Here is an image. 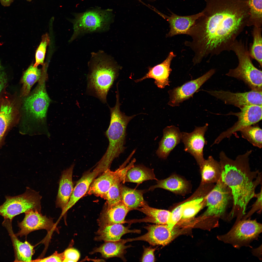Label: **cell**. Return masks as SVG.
I'll use <instances>...</instances> for the list:
<instances>
[{
  "mask_svg": "<svg viewBox=\"0 0 262 262\" xmlns=\"http://www.w3.org/2000/svg\"><path fill=\"white\" fill-rule=\"evenodd\" d=\"M145 228L147 232L138 237L127 239V241L140 240L146 241L153 245L165 246L172 239L175 233L170 230L167 224L150 225Z\"/></svg>",
  "mask_w": 262,
  "mask_h": 262,
  "instance_id": "e0dca14e",
  "label": "cell"
},
{
  "mask_svg": "<svg viewBox=\"0 0 262 262\" xmlns=\"http://www.w3.org/2000/svg\"><path fill=\"white\" fill-rule=\"evenodd\" d=\"M74 16L72 21L74 31L70 41L84 34L106 31L113 17L111 10L99 9L76 14Z\"/></svg>",
  "mask_w": 262,
  "mask_h": 262,
  "instance_id": "52a82bcc",
  "label": "cell"
},
{
  "mask_svg": "<svg viewBox=\"0 0 262 262\" xmlns=\"http://www.w3.org/2000/svg\"><path fill=\"white\" fill-rule=\"evenodd\" d=\"M3 224L10 236L15 254V262H31L34 254L33 246L27 241L22 242L17 238L13 231L11 221L5 220Z\"/></svg>",
  "mask_w": 262,
  "mask_h": 262,
  "instance_id": "603a6c76",
  "label": "cell"
},
{
  "mask_svg": "<svg viewBox=\"0 0 262 262\" xmlns=\"http://www.w3.org/2000/svg\"><path fill=\"white\" fill-rule=\"evenodd\" d=\"M121 178H118L110 187L107 191L105 199L106 200L107 206H112L122 201Z\"/></svg>",
  "mask_w": 262,
  "mask_h": 262,
  "instance_id": "8d00e7d4",
  "label": "cell"
},
{
  "mask_svg": "<svg viewBox=\"0 0 262 262\" xmlns=\"http://www.w3.org/2000/svg\"><path fill=\"white\" fill-rule=\"evenodd\" d=\"M25 213L23 220L18 223L20 229L15 234L17 237L26 236L31 232L38 230L45 229L50 232L56 229L52 220L42 215L40 212L31 210Z\"/></svg>",
  "mask_w": 262,
  "mask_h": 262,
  "instance_id": "2e32d148",
  "label": "cell"
},
{
  "mask_svg": "<svg viewBox=\"0 0 262 262\" xmlns=\"http://www.w3.org/2000/svg\"><path fill=\"white\" fill-rule=\"evenodd\" d=\"M130 211L122 202L111 206H107L97 220L99 227L114 224H122Z\"/></svg>",
  "mask_w": 262,
  "mask_h": 262,
  "instance_id": "d4e9b609",
  "label": "cell"
},
{
  "mask_svg": "<svg viewBox=\"0 0 262 262\" xmlns=\"http://www.w3.org/2000/svg\"><path fill=\"white\" fill-rule=\"evenodd\" d=\"M262 0H249V16L247 26L262 27Z\"/></svg>",
  "mask_w": 262,
  "mask_h": 262,
  "instance_id": "d590c367",
  "label": "cell"
},
{
  "mask_svg": "<svg viewBox=\"0 0 262 262\" xmlns=\"http://www.w3.org/2000/svg\"><path fill=\"white\" fill-rule=\"evenodd\" d=\"M157 12L166 19L169 24L170 30L166 35L167 37H171L181 34H186L196 21L202 14L201 12L192 15L182 16L172 13L171 14L168 16L159 12Z\"/></svg>",
  "mask_w": 262,
  "mask_h": 262,
  "instance_id": "d6986e66",
  "label": "cell"
},
{
  "mask_svg": "<svg viewBox=\"0 0 262 262\" xmlns=\"http://www.w3.org/2000/svg\"><path fill=\"white\" fill-rule=\"evenodd\" d=\"M253 254L257 257L260 260L262 259V245L259 247L253 249L252 250Z\"/></svg>",
  "mask_w": 262,
  "mask_h": 262,
  "instance_id": "ee69618b",
  "label": "cell"
},
{
  "mask_svg": "<svg viewBox=\"0 0 262 262\" xmlns=\"http://www.w3.org/2000/svg\"><path fill=\"white\" fill-rule=\"evenodd\" d=\"M0 205V215L12 221L16 216L31 210L40 212L41 196L38 192L27 187L23 193L15 196H6Z\"/></svg>",
  "mask_w": 262,
  "mask_h": 262,
  "instance_id": "ba28073f",
  "label": "cell"
},
{
  "mask_svg": "<svg viewBox=\"0 0 262 262\" xmlns=\"http://www.w3.org/2000/svg\"><path fill=\"white\" fill-rule=\"evenodd\" d=\"M208 126L206 124L202 127H196L194 130L190 133H181V140L184 145V151L194 157L199 166L205 159L203 148L207 141L204 135Z\"/></svg>",
  "mask_w": 262,
  "mask_h": 262,
  "instance_id": "4fadbf2b",
  "label": "cell"
},
{
  "mask_svg": "<svg viewBox=\"0 0 262 262\" xmlns=\"http://www.w3.org/2000/svg\"><path fill=\"white\" fill-rule=\"evenodd\" d=\"M74 164L64 171L60 177L56 201L57 207L63 211L68 202L73 189L72 181Z\"/></svg>",
  "mask_w": 262,
  "mask_h": 262,
  "instance_id": "7402d4cb",
  "label": "cell"
},
{
  "mask_svg": "<svg viewBox=\"0 0 262 262\" xmlns=\"http://www.w3.org/2000/svg\"><path fill=\"white\" fill-rule=\"evenodd\" d=\"M49 42L50 39L48 34L46 33L43 35L41 42L36 52L34 66H37L39 65L43 64L47 47Z\"/></svg>",
  "mask_w": 262,
  "mask_h": 262,
  "instance_id": "74e56055",
  "label": "cell"
},
{
  "mask_svg": "<svg viewBox=\"0 0 262 262\" xmlns=\"http://www.w3.org/2000/svg\"><path fill=\"white\" fill-rule=\"evenodd\" d=\"M14 0H0L1 4L4 7H8L10 5Z\"/></svg>",
  "mask_w": 262,
  "mask_h": 262,
  "instance_id": "f6af8a7d",
  "label": "cell"
},
{
  "mask_svg": "<svg viewBox=\"0 0 262 262\" xmlns=\"http://www.w3.org/2000/svg\"><path fill=\"white\" fill-rule=\"evenodd\" d=\"M101 246L96 249L91 254L99 253L106 258L114 257H121L125 253L126 249L129 246H126L124 240L115 241H106Z\"/></svg>",
  "mask_w": 262,
  "mask_h": 262,
  "instance_id": "4dcf8cb0",
  "label": "cell"
},
{
  "mask_svg": "<svg viewBox=\"0 0 262 262\" xmlns=\"http://www.w3.org/2000/svg\"><path fill=\"white\" fill-rule=\"evenodd\" d=\"M143 190H137L122 186V201L130 211L140 207L146 202L144 199Z\"/></svg>",
  "mask_w": 262,
  "mask_h": 262,
  "instance_id": "1f68e13d",
  "label": "cell"
},
{
  "mask_svg": "<svg viewBox=\"0 0 262 262\" xmlns=\"http://www.w3.org/2000/svg\"><path fill=\"white\" fill-rule=\"evenodd\" d=\"M43 71L37 66L32 64L24 73L21 80L22 86L20 97H25L29 94L31 88L33 84L41 77Z\"/></svg>",
  "mask_w": 262,
  "mask_h": 262,
  "instance_id": "d6a6232c",
  "label": "cell"
},
{
  "mask_svg": "<svg viewBox=\"0 0 262 262\" xmlns=\"http://www.w3.org/2000/svg\"><path fill=\"white\" fill-rule=\"evenodd\" d=\"M27 1L30 2L32 1V0H26Z\"/></svg>",
  "mask_w": 262,
  "mask_h": 262,
  "instance_id": "bcb514c9",
  "label": "cell"
},
{
  "mask_svg": "<svg viewBox=\"0 0 262 262\" xmlns=\"http://www.w3.org/2000/svg\"><path fill=\"white\" fill-rule=\"evenodd\" d=\"M207 91L225 103L233 105L240 108L249 105L262 106V91L252 90L243 93H233L222 90Z\"/></svg>",
  "mask_w": 262,
  "mask_h": 262,
  "instance_id": "5bb4252c",
  "label": "cell"
},
{
  "mask_svg": "<svg viewBox=\"0 0 262 262\" xmlns=\"http://www.w3.org/2000/svg\"><path fill=\"white\" fill-rule=\"evenodd\" d=\"M97 231L95 240L106 241H115L119 240L123 235L129 233L140 232L139 230L130 229L128 227L122 224H117L99 227Z\"/></svg>",
  "mask_w": 262,
  "mask_h": 262,
  "instance_id": "484cf974",
  "label": "cell"
},
{
  "mask_svg": "<svg viewBox=\"0 0 262 262\" xmlns=\"http://www.w3.org/2000/svg\"><path fill=\"white\" fill-rule=\"evenodd\" d=\"M262 225L255 220H241L227 233L218 235V240L238 248L248 246L262 232Z\"/></svg>",
  "mask_w": 262,
  "mask_h": 262,
  "instance_id": "9c48e42d",
  "label": "cell"
},
{
  "mask_svg": "<svg viewBox=\"0 0 262 262\" xmlns=\"http://www.w3.org/2000/svg\"><path fill=\"white\" fill-rule=\"evenodd\" d=\"M136 210L146 215L144 220L158 224H167L171 215L169 211L158 209L149 206L145 203Z\"/></svg>",
  "mask_w": 262,
  "mask_h": 262,
  "instance_id": "f546056e",
  "label": "cell"
},
{
  "mask_svg": "<svg viewBox=\"0 0 262 262\" xmlns=\"http://www.w3.org/2000/svg\"><path fill=\"white\" fill-rule=\"evenodd\" d=\"M8 82L7 74L0 65V96L6 87Z\"/></svg>",
  "mask_w": 262,
  "mask_h": 262,
  "instance_id": "7bdbcfd3",
  "label": "cell"
},
{
  "mask_svg": "<svg viewBox=\"0 0 262 262\" xmlns=\"http://www.w3.org/2000/svg\"><path fill=\"white\" fill-rule=\"evenodd\" d=\"M153 180H158L153 169L142 165H134L127 170L123 183L128 182L140 183L145 181Z\"/></svg>",
  "mask_w": 262,
  "mask_h": 262,
  "instance_id": "f1b7e54d",
  "label": "cell"
},
{
  "mask_svg": "<svg viewBox=\"0 0 262 262\" xmlns=\"http://www.w3.org/2000/svg\"><path fill=\"white\" fill-rule=\"evenodd\" d=\"M260 191L258 193L255 194V197L256 200L252 206L250 210L246 215H245L241 220H245L251 216L256 212L260 213L262 211V186H261Z\"/></svg>",
  "mask_w": 262,
  "mask_h": 262,
  "instance_id": "f35d334b",
  "label": "cell"
},
{
  "mask_svg": "<svg viewBox=\"0 0 262 262\" xmlns=\"http://www.w3.org/2000/svg\"><path fill=\"white\" fill-rule=\"evenodd\" d=\"M238 112H230L227 115L237 116L238 120L231 127L222 132L215 139L213 144H218L224 139L230 138L235 132L247 126L257 123L262 119V106L251 105L241 108Z\"/></svg>",
  "mask_w": 262,
  "mask_h": 262,
  "instance_id": "8fae6325",
  "label": "cell"
},
{
  "mask_svg": "<svg viewBox=\"0 0 262 262\" xmlns=\"http://www.w3.org/2000/svg\"><path fill=\"white\" fill-rule=\"evenodd\" d=\"M150 1H153L155 0H148Z\"/></svg>",
  "mask_w": 262,
  "mask_h": 262,
  "instance_id": "7dc6e473",
  "label": "cell"
},
{
  "mask_svg": "<svg viewBox=\"0 0 262 262\" xmlns=\"http://www.w3.org/2000/svg\"><path fill=\"white\" fill-rule=\"evenodd\" d=\"M242 136L254 146L261 148L262 147V130L257 123L241 130Z\"/></svg>",
  "mask_w": 262,
  "mask_h": 262,
  "instance_id": "e575fe53",
  "label": "cell"
},
{
  "mask_svg": "<svg viewBox=\"0 0 262 262\" xmlns=\"http://www.w3.org/2000/svg\"><path fill=\"white\" fill-rule=\"evenodd\" d=\"M199 166L201 184L216 183L220 179L221 172L220 164L212 156L205 159Z\"/></svg>",
  "mask_w": 262,
  "mask_h": 262,
  "instance_id": "4316f807",
  "label": "cell"
},
{
  "mask_svg": "<svg viewBox=\"0 0 262 262\" xmlns=\"http://www.w3.org/2000/svg\"><path fill=\"white\" fill-rule=\"evenodd\" d=\"M119 177L117 169L114 172L109 168L107 169L99 177L94 180L88 191V194L94 195L105 198L110 187Z\"/></svg>",
  "mask_w": 262,
  "mask_h": 262,
  "instance_id": "cb8c5ba5",
  "label": "cell"
},
{
  "mask_svg": "<svg viewBox=\"0 0 262 262\" xmlns=\"http://www.w3.org/2000/svg\"><path fill=\"white\" fill-rule=\"evenodd\" d=\"M233 202L230 189L220 178L206 196L207 208L203 216L213 218L218 227L219 219L225 216L228 207Z\"/></svg>",
  "mask_w": 262,
  "mask_h": 262,
  "instance_id": "30bf717a",
  "label": "cell"
},
{
  "mask_svg": "<svg viewBox=\"0 0 262 262\" xmlns=\"http://www.w3.org/2000/svg\"><path fill=\"white\" fill-rule=\"evenodd\" d=\"M87 93L107 103V96L119 75L120 67L103 51L92 53L88 63Z\"/></svg>",
  "mask_w": 262,
  "mask_h": 262,
  "instance_id": "277c9868",
  "label": "cell"
},
{
  "mask_svg": "<svg viewBox=\"0 0 262 262\" xmlns=\"http://www.w3.org/2000/svg\"><path fill=\"white\" fill-rule=\"evenodd\" d=\"M156 188H163L179 194H184L188 189V183L184 180L176 175H172L167 178L157 180L156 185L151 186L150 190Z\"/></svg>",
  "mask_w": 262,
  "mask_h": 262,
  "instance_id": "83f0119b",
  "label": "cell"
},
{
  "mask_svg": "<svg viewBox=\"0 0 262 262\" xmlns=\"http://www.w3.org/2000/svg\"><path fill=\"white\" fill-rule=\"evenodd\" d=\"M262 27H254L252 31L253 41L249 50L251 58L256 60L262 67Z\"/></svg>",
  "mask_w": 262,
  "mask_h": 262,
  "instance_id": "836d02e7",
  "label": "cell"
},
{
  "mask_svg": "<svg viewBox=\"0 0 262 262\" xmlns=\"http://www.w3.org/2000/svg\"><path fill=\"white\" fill-rule=\"evenodd\" d=\"M45 70H43L37 87L31 93L25 97L23 100V113L20 118V130L23 134L50 136L46 117L50 100L46 89Z\"/></svg>",
  "mask_w": 262,
  "mask_h": 262,
  "instance_id": "3957f363",
  "label": "cell"
},
{
  "mask_svg": "<svg viewBox=\"0 0 262 262\" xmlns=\"http://www.w3.org/2000/svg\"><path fill=\"white\" fill-rule=\"evenodd\" d=\"M116 100L112 107L108 106L110 113V123L106 132L109 144L107 150L97 165L105 171L109 167L113 160L124 151L126 131L129 122L137 115L128 116L120 109L119 92H116Z\"/></svg>",
  "mask_w": 262,
  "mask_h": 262,
  "instance_id": "5b68a950",
  "label": "cell"
},
{
  "mask_svg": "<svg viewBox=\"0 0 262 262\" xmlns=\"http://www.w3.org/2000/svg\"><path fill=\"white\" fill-rule=\"evenodd\" d=\"M101 170L96 167L91 172L85 174L77 181L74 188L70 199L62 214H64L88 191L91 183Z\"/></svg>",
  "mask_w": 262,
  "mask_h": 262,
  "instance_id": "44dd1931",
  "label": "cell"
},
{
  "mask_svg": "<svg viewBox=\"0 0 262 262\" xmlns=\"http://www.w3.org/2000/svg\"><path fill=\"white\" fill-rule=\"evenodd\" d=\"M215 71V69H211L200 77L169 90L168 93L170 99L168 104L172 107L179 106L180 103L192 97Z\"/></svg>",
  "mask_w": 262,
  "mask_h": 262,
  "instance_id": "9a60e30c",
  "label": "cell"
},
{
  "mask_svg": "<svg viewBox=\"0 0 262 262\" xmlns=\"http://www.w3.org/2000/svg\"><path fill=\"white\" fill-rule=\"evenodd\" d=\"M63 253V262H76L78 260L80 254L79 252L74 248H69L65 250Z\"/></svg>",
  "mask_w": 262,
  "mask_h": 262,
  "instance_id": "ab89813d",
  "label": "cell"
},
{
  "mask_svg": "<svg viewBox=\"0 0 262 262\" xmlns=\"http://www.w3.org/2000/svg\"><path fill=\"white\" fill-rule=\"evenodd\" d=\"M202 15L190 28L197 49L212 56L231 50L249 16L248 0H205Z\"/></svg>",
  "mask_w": 262,
  "mask_h": 262,
  "instance_id": "6da1fadb",
  "label": "cell"
},
{
  "mask_svg": "<svg viewBox=\"0 0 262 262\" xmlns=\"http://www.w3.org/2000/svg\"><path fill=\"white\" fill-rule=\"evenodd\" d=\"M176 56L173 51H171L162 63L153 67H149L148 72L144 76L135 80V82H138L152 78L154 80L155 84L159 88L163 89L169 86V76L172 70L170 66L172 59Z\"/></svg>",
  "mask_w": 262,
  "mask_h": 262,
  "instance_id": "ac0fdd59",
  "label": "cell"
},
{
  "mask_svg": "<svg viewBox=\"0 0 262 262\" xmlns=\"http://www.w3.org/2000/svg\"><path fill=\"white\" fill-rule=\"evenodd\" d=\"M252 152L247 150L233 160L223 151L219 153L221 167V179L230 189L232 196V208L228 217L231 220L237 217L239 221L246 214L247 206L255 197V190L262 184V174L258 170L252 171L249 157Z\"/></svg>",
  "mask_w": 262,
  "mask_h": 262,
  "instance_id": "7a4b0ae2",
  "label": "cell"
},
{
  "mask_svg": "<svg viewBox=\"0 0 262 262\" xmlns=\"http://www.w3.org/2000/svg\"><path fill=\"white\" fill-rule=\"evenodd\" d=\"M2 92L0 96V142L15 120H19L21 101L16 94Z\"/></svg>",
  "mask_w": 262,
  "mask_h": 262,
  "instance_id": "7c38bea8",
  "label": "cell"
},
{
  "mask_svg": "<svg viewBox=\"0 0 262 262\" xmlns=\"http://www.w3.org/2000/svg\"><path fill=\"white\" fill-rule=\"evenodd\" d=\"M155 250V248H153L150 247L145 248L141 260L142 262H155L154 253Z\"/></svg>",
  "mask_w": 262,
  "mask_h": 262,
  "instance_id": "b9f144b4",
  "label": "cell"
},
{
  "mask_svg": "<svg viewBox=\"0 0 262 262\" xmlns=\"http://www.w3.org/2000/svg\"><path fill=\"white\" fill-rule=\"evenodd\" d=\"M163 133V137L159 142L156 153L159 158L166 159L180 142L181 132L178 128L171 125L164 128Z\"/></svg>",
  "mask_w": 262,
  "mask_h": 262,
  "instance_id": "ffe728a7",
  "label": "cell"
},
{
  "mask_svg": "<svg viewBox=\"0 0 262 262\" xmlns=\"http://www.w3.org/2000/svg\"><path fill=\"white\" fill-rule=\"evenodd\" d=\"M63 252L59 253L56 251L52 254L49 257L43 259L32 260L31 262H63Z\"/></svg>",
  "mask_w": 262,
  "mask_h": 262,
  "instance_id": "60d3db41",
  "label": "cell"
},
{
  "mask_svg": "<svg viewBox=\"0 0 262 262\" xmlns=\"http://www.w3.org/2000/svg\"><path fill=\"white\" fill-rule=\"evenodd\" d=\"M247 42L236 40L232 45L231 51L237 57L238 65L229 70L227 76L242 80L252 90L262 91V71L254 65L249 55Z\"/></svg>",
  "mask_w": 262,
  "mask_h": 262,
  "instance_id": "8992f818",
  "label": "cell"
}]
</instances>
